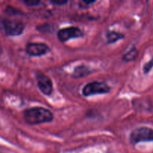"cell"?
Returning <instances> with one entry per match:
<instances>
[{
	"label": "cell",
	"instance_id": "cell-5",
	"mask_svg": "<svg viewBox=\"0 0 153 153\" xmlns=\"http://www.w3.org/2000/svg\"><path fill=\"white\" fill-rule=\"evenodd\" d=\"M82 36H83V32L81 31L80 28L75 26L61 28L58 32V40L62 43L67 42L70 39L82 37Z\"/></svg>",
	"mask_w": 153,
	"mask_h": 153
},
{
	"label": "cell",
	"instance_id": "cell-14",
	"mask_svg": "<svg viewBox=\"0 0 153 153\" xmlns=\"http://www.w3.org/2000/svg\"><path fill=\"white\" fill-rule=\"evenodd\" d=\"M52 3H54L55 4H59V5H62V4H66L67 2V1H51Z\"/></svg>",
	"mask_w": 153,
	"mask_h": 153
},
{
	"label": "cell",
	"instance_id": "cell-6",
	"mask_svg": "<svg viewBox=\"0 0 153 153\" xmlns=\"http://www.w3.org/2000/svg\"><path fill=\"white\" fill-rule=\"evenodd\" d=\"M36 79L40 91L45 95H51L53 91V85L50 78L42 73H37L36 74Z\"/></svg>",
	"mask_w": 153,
	"mask_h": 153
},
{
	"label": "cell",
	"instance_id": "cell-13",
	"mask_svg": "<svg viewBox=\"0 0 153 153\" xmlns=\"http://www.w3.org/2000/svg\"><path fill=\"white\" fill-rule=\"evenodd\" d=\"M153 67V59L151 60L149 63L146 64L143 67V71H144L145 73H147L149 70H151V68Z\"/></svg>",
	"mask_w": 153,
	"mask_h": 153
},
{
	"label": "cell",
	"instance_id": "cell-12",
	"mask_svg": "<svg viewBox=\"0 0 153 153\" xmlns=\"http://www.w3.org/2000/svg\"><path fill=\"white\" fill-rule=\"evenodd\" d=\"M23 2L28 6H36L40 4L41 1H39V0H25V1H23Z\"/></svg>",
	"mask_w": 153,
	"mask_h": 153
},
{
	"label": "cell",
	"instance_id": "cell-7",
	"mask_svg": "<svg viewBox=\"0 0 153 153\" xmlns=\"http://www.w3.org/2000/svg\"><path fill=\"white\" fill-rule=\"evenodd\" d=\"M49 51V46L43 43H29L26 46V52L30 56H41Z\"/></svg>",
	"mask_w": 153,
	"mask_h": 153
},
{
	"label": "cell",
	"instance_id": "cell-1",
	"mask_svg": "<svg viewBox=\"0 0 153 153\" xmlns=\"http://www.w3.org/2000/svg\"><path fill=\"white\" fill-rule=\"evenodd\" d=\"M23 117L28 124L38 125L52 122L54 117L52 112L45 108L34 107L24 111Z\"/></svg>",
	"mask_w": 153,
	"mask_h": 153
},
{
	"label": "cell",
	"instance_id": "cell-4",
	"mask_svg": "<svg viewBox=\"0 0 153 153\" xmlns=\"http://www.w3.org/2000/svg\"><path fill=\"white\" fill-rule=\"evenodd\" d=\"M110 87L105 83L100 82H93L87 84L82 90L85 97H91L97 94H104L110 92Z\"/></svg>",
	"mask_w": 153,
	"mask_h": 153
},
{
	"label": "cell",
	"instance_id": "cell-3",
	"mask_svg": "<svg viewBox=\"0 0 153 153\" xmlns=\"http://www.w3.org/2000/svg\"><path fill=\"white\" fill-rule=\"evenodd\" d=\"M130 143L136 144L140 142L153 141V129L148 127H140L131 131Z\"/></svg>",
	"mask_w": 153,
	"mask_h": 153
},
{
	"label": "cell",
	"instance_id": "cell-10",
	"mask_svg": "<svg viewBox=\"0 0 153 153\" xmlns=\"http://www.w3.org/2000/svg\"><path fill=\"white\" fill-rule=\"evenodd\" d=\"M137 56V50L136 48L134 47L132 48V49H130L128 52H126V53L124 55L123 59V61H127V62H128V61H134Z\"/></svg>",
	"mask_w": 153,
	"mask_h": 153
},
{
	"label": "cell",
	"instance_id": "cell-9",
	"mask_svg": "<svg viewBox=\"0 0 153 153\" xmlns=\"http://www.w3.org/2000/svg\"><path fill=\"white\" fill-rule=\"evenodd\" d=\"M106 37H107L108 43H115L116 41H117L118 40H120V39L123 38L124 36L123 34H120V33L119 32H116V31H109V32H108Z\"/></svg>",
	"mask_w": 153,
	"mask_h": 153
},
{
	"label": "cell",
	"instance_id": "cell-8",
	"mask_svg": "<svg viewBox=\"0 0 153 153\" xmlns=\"http://www.w3.org/2000/svg\"><path fill=\"white\" fill-rule=\"evenodd\" d=\"M91 73V70L88 67L81 65L75 69L74 72L73 73V76L74 78H83L88 76Z\"/></svg>",
	"mask_w": 153,
	"mask_h": 153
},
{
	"label": "cell",
	"instance_id": "cell-11",
	"mask_svg": "<svg viewBox=\"0 0 153 153\" xmlns=\"http://www.w3.org/2000/svg\"><path fill=\"white\" fill-rule=\"evenodd\" d=\"M94 2H95V1H86V0H82V1H79V6H80V7L85 8V7H88V6H90L91 4H94Z\"/></svg>",
	"mask_w": 153,
	"mask_h": 153
},
{
	"label": "cell",
	"instance_id": "cell-2",
	"mask_svg": "<svg viewBox=\"0 0 153 153\" xmlns=\"http://www.w3.org/2000/svg\"><path fill=\"white\" fill-rule=\"evenodd\" d=\"M0 28L7 36H17L23 32L25 25L21 21L16 19L1 18Z\"/></svg>",
	"mask_w": 153,
	"mask_h": 153
}]
</instances>
